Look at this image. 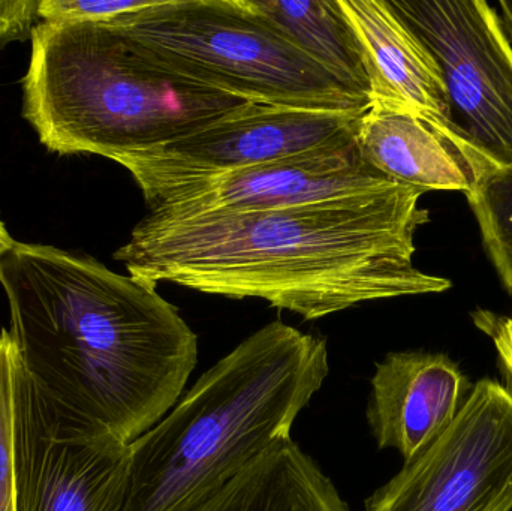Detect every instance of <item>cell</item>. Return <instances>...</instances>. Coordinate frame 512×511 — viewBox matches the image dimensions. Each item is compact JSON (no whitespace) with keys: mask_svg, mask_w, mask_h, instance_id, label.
Returning a JSON list of instances; mask_svg holds the SVG:
<instances>
[{"mask_svg":"<svg viewBox=\"0 0 512 511\" xmlns=\"http://www.w3.org/2000/svg\"><path fill=\"white\" fill-rule=\"evenodd\" d=\"M424 192L393 185L252 212L149 213L114 252L129 276L171 282L318 320L373 300L442 293L451 282L414 266L429 222Z\"/></svg>","mask_w":512,"mask_h":511,"instance_id":"6da1fadb","label":"cell"},{"mask_svg":"<svg viewBox=\"0 0 512 511\" xmlns=\"http://www.w3.org/2000/svg\"><path fill=\"white\" fill-rule=\"evenodd\" d=\"M478 330L489 336L498 353L499 368L505 377V386L512 392V317L487 309L472 312Z\"/></svg>","mask_w":512,"mask_h":511,"instance_id":"d6986e66","label":"cell"},{"mask_svg":"<svg viewBox=\"0 0 512 511\" xmlns=\"http://www.w3.org/2000/svg\"><path fill=\"white\" fill-rule=\"evenodd\" d=\"M366 511H512V392L472 387L454 422L384 486Z\"/></svg>","mask_w":512,"mask_h":511,"instance_id":"8992f818","label":"cell"},{"mask_svg":"<svg viewBox=\"0 0 512 511\" xmlns=\"http://www.w3.org/2000/svg\"><path fill=\"white\" fill-rule=\"evenodd\" d=\"M30 41L23 114L59 155L92 153L120 164L249 102L174 71L116 18L42 21Z\"/></svg>","mask_w":512,"mask_h":511,"instance_id":"277c9868","label":"cell"},{"mask_svg":"<svg viewBox=\"0 0 512 511\" xmlns=\"http://www.w3.org/2000/svg\"><path fill=\"white\" fill-rule=\"evenodd\" d=\"M366 417L381 450L409 462L462 410L474 384L444 353L399 351L376 365Z\"/></svg>","mask_w":512,"mask_h":511,"instance_id":"7c38bea8","label":"cell"},{"mask_svg":"<svg viewBox=\"0 0 512 511\" xmlns=\"http://www.w3.org/2000/svg\"><path fill=\"white\" fill-rule=\"evenodd\" d=\"M466 198L487 254L512 296V164L493 170Z\"/></svg>","mask_w":512,"mask_h":511,"instance_id":"2e32d148","label":"cell"},{"mask_svg":"<svg viewBox=\"0 0 512 511\" xmlns=\"http://www.w3.org/2000/svg\"><path fill=\"white\" fill-rule=\"evenodd\" d=\"M15 511H126L129 444L56 434L17 356L12 374Z\"/></svg>","mask_w":512,"mask_h":511,"instance_id":"ba28073f","label":"cell"},{"mask_svg":"<svg viewBox=\"0 0 512 511\" xmlns=\"http://www.w3.org/2000/svg\"><path fill=\"white\" fill-rule=\"evenodd\" d=\"M176 511H349L336 486L294 440L279 441L236 476Z\"/></svg>","mask_w":512,"mask_h":511,"instance_id":"5bb4252c","label":"cell"},{"mask_svg":"<svg viewBox=\"0 0 512 511\" xmlns=\"http://www.w3.org/2000/svg\"><path fill=\"white\" fill-rule=\"evenodd\" d=\"M361 159L388 179L418 191L471 194L495 164L457 125L370 102L355 126Z\"/></svg>","mask_w":512,"mask_h":511,"instance_id":"8fae6325","label":"cell"},{"mask_svg":"<svg viewBox=\"0 0 512 511\" xmlns=\"http://www.w3.org/2000/svg\"><path fill=\"white\" fill-rule=\"evenodd\" d=\"M328 372L325 339L282 321L256 330L129 444L126 511H176L289 440Z\"/></svg>","mask_w":512,"mask_h":511,"instance_id":"3957f363","label":"cell"},{"mask_svg":"<svg viewBox=\"0 0 512 511\" xmlns=\"http://www.w3.org/2000/svg\"><path fill=\"white\" fill-rule=\"evenodd\" d=\"M41 0H0V47L32 36Z\"/></svg>","mask_w":512,"mask_h":511,"instance_id":"ffe728a7","label":"cell"},{"mask_svg":"<svg viewBox=\"0 0 512 511\" xmlns=\"http://www.w3.org/2000/svg\"><path fill=\"white\" fill-rule=\"evenodd\" d=\"M438 60L454 123L496 167L512 164V45L483 0H388Z\"/></svg>","mask_w":512,"mask_h":511,"instance_id":"52a82bcc","label":"cell"},{"mask_svg":"<svg viewBox=\"0 0 512 511\" xmlns=\"http://www.w3.org/2000/svg\"><path fill=\"white\" fill-rule=\"evenodd\" d=\"M246 3L345 89L370 101L363 51L339 0H246Z\"/></svg>","mask_w":512,"mask_h":511,"instance_id":"9a60e30c","label":"cell"},{"mask_svg":"<svg viewBox=\"0 0 512 511\" xmlns=\"http://www.w3.org/2000/svg\"><path fill=\"white\" fill-rule=\"evenodd\" d=\"M18 348L11 332L0 330V511H15L12 456V374Z\"/></svg>","mask_w":512,"mask_h":511,"instance_id":"e0dca14e","label":"cell"},{"mask_svg":"<svg viewBox=\"0 0 512 511\" xmlns=\"http://www.w3.org/2000/svg\"><path fill=\"white\" fill-rule=\"evenodd\" d=\"M153 0H41L38 15L51 23L110 21L147 8Z\"/></svg>","mask_w":512,"mask_h":511,"instance_id":"ac0fdd59","label":"cell"},{"mask_svg":"<svg viewBox=\"0 0 512 511\" xmlns=\"http://www.w3.org/2000/svg\"><path fill=\"white\" fill-rule=\"evenodd\" d=\"M364 113V111H363ZM363 113L245 102L215 122L120 161L138 186L300 155L354 134Z\"/></svg>","mask_w":512,"mask_h":511,"instance_id":"30bf717a","label":"cell"},{"mask_svg":"<svg viewBox=\"0 0 512 511\" xmlns=\"http://www.w3.org/2000/svg\"><path fill=\"white\" fill-rule=\"evenodd\" d=\"M363 51L370 102L456 125L438 60L388 0H339Z\"/></svg>","mask_w":512,"mask_h":511,"instance_id":"4fadbf2b","label":"cell"},{"mask_svg":"<svg viewBox=\"0 0 512 511\" xmlns=\"http://www.w3.org/2000/svg\"><path fill=\"white\" fill-rule=\"evenodd\" d=\"M116 21L174 71L243 101L349 113L370 105L246 0H161Z\"/></svg>","mask_w":512,"mask_h":511,"instance_id":"5b68a950","label":"cell"},{"mask_svg":"<svg viewBox=\"0 0 512 511\" xmlns=\"http://www.w3.org/2000/svg\"><path fill=\"white\" fill-rule=\"evenodd\" d=\"M0 285L21 362L60 437L131 444L182 398L198 336L155 287L20 242L0 260Z\"/></svg>","mask_w":512,"mask_h":511,"instance_id":"7a4b0ae2","label":"cell"},{"mask_svg":"<svg viewBox=\"0 0 512 511\" xmlns=\"http://www.w3.org/2000/svg\"><path fill=\"white\" fill-rule=\"evenodd\" d=\"M17 245V240H14V237H12L11 234L8 233V230H6L5 224L0 221V260H2L3 257H6L9 252L14 251V248Z\"/></svg>","mask_w":512,"mask_h":511,"instance_id":"44dd1931","label":"cell"},{"mask_svg":"<svg viewBox=\"0 0 512 511\" xmlns=\"http://www.w3.org/2000/svg\"><path fill=\"white\" fill-rule=\"evenodd\" d=\"M361 159L354 134L254 167L140 186L153 215L252 212L361 194L393 185Z\"/></svg>","mask_w":512,"mask_h":511,"instance_id":"9c48e42d","label":"cell"},{"mask_svg":"<svg viewBox=\"0 0 512 511\" xmlns=\"http://www.w3.org/2000/svg\"><path fill=\"white\" fill-rule=\"evenodd\" d=\"M501 23L508 41H512V2H501Z\"/></svg>","mask_w":512,"mask_h":511,"instance_id":"7402d4cb","label":"cell"}]
</instances>
